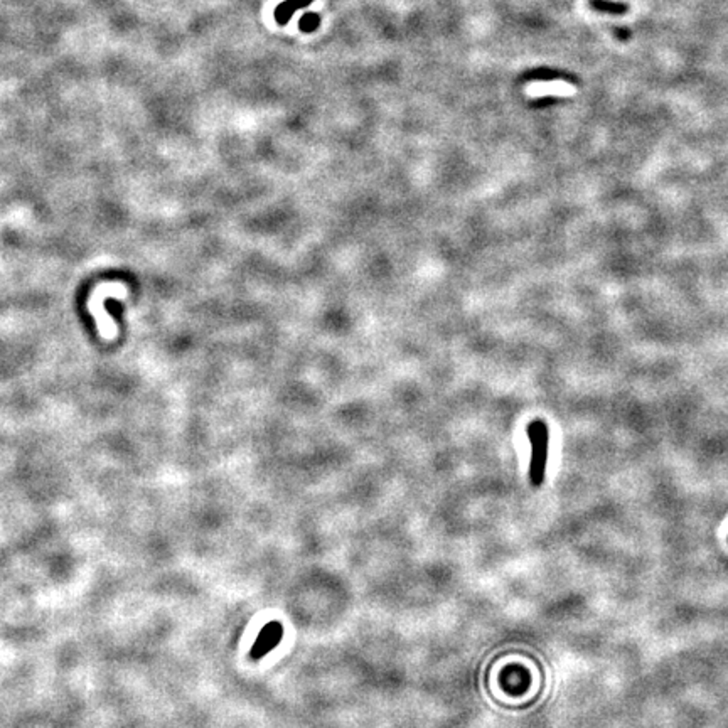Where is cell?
I'll list each match as a JSON object with an SVG mask.
<instances>
[{"label": "cell", "instance_id": "1", "mask_svg": "<svg viewBox=\"0 0 728 728\" xmlns=\"http://www.w3.org/2000/svg\"><path fill=\"white\" fill-rule=\"evenodd\" d=\"M528 437L531 442V462H530V481L534 487H540L545 482L546 462H548V443L550 430L545 422L534 420L528 427Z\"/></svg>", "mask_w": 728, "mask_h": 728}, {"label": "cell", "instance_id": "2", "mask_svg": "<svg viewBox=\"0 0 728 728\" xmlns=\"http://www.w3.org/2000/svg\"><path fill=\"white\" fill-rule=\"evenodd\" d=\"M127 295V287L121 285V283H101L98 289H94L92 298H90V310H92L93 316L96 317L98 330H100L103 339H113V337L117 336V325L115 322H113V319L106 314L103 300L106 297L125 298Z\"/></svg>", "mask_w": 728, "mask_h": 728}, {"label": "cell", "instance_id": "3", "mask_svg": "<svg viewBox=\"0 0 728 728\" xmlns=\"http://www.w3.org/2000/svg\"><path fill=\"white\" fill-rule=\"evenodd\" d=\"M282 639H283V625L280 623L273 620V623H269L266 625H263V629L260 631L257 641H255L253 646H251L250 658L253 661L263 659L266 654H270V652L273 651L278 644H280Z\"/></svg>", "mask_w": 728, "mask_h": 728}, {"label": "cell", "instance_id": "4", "mask_svg": "<svg viewBox=\"0 0 728 728\" xmlns=\"http://www.w3.org/2000/svg\"><path fill=\"white\" fill-rule=\"evenodd\" d=\"M589 7L592 10L600 12V14L611 15H625L631 7L625 2H616V0H587Z\"/></svg>", "mask_w": 728, "mask_h": 728}, {"label": "cell", "instance_id": "5", "mask_svg": "<svg viewBox=\"0 0 728 728\" xmlns=\"http://www.w3.org/2000/svg\"><path fill=\"white\" fill-rule=\"evenodd\" d=\"M310 2H312V0H287V2L282 3V6L277 9V12H275L277 22L287 24L290 21V17H292L295 10L300 9V7L309 6Z\"/></svg>", "mask_w": 728, "mask_h": 728}, {"label": "cell", "instance_id": "6", "mask_svg": "<svg viewBox=\"0 0 728 728\" xmlns=\"http://www.w3.org/2000/svg\"><path fill=\"white\" fill-rule=\"evenodd\" d=\"M530 76L533 78L534 81H553V80H558V78H561V80H570L572 83H577L575 78H573L572 74H565V73H560V71H553V69H536V71H533Z\"/></svg>", "mask_w": 728, "mask_h": 728}, {"label": "cell", "instance_id": "7", "mask_svg": "<svg viewBox=\"0 0 728 728\" xmlns=\"http://www.w3.org/2000/svg\"><path fill=\"white\" fill-rule=\"evenodd\" d=\"M317 24H319V17L316 14H305L300 21V27H302V31L309 33V31L316 29Z\"/></svg>", "mask_w": 728, "mask_h": 728}, {"label": "cell", "instance_id": "8", "mask_svg": "<svg viewBox=\"0 0 728 728\" xmlns=\"http://www.w3.org/2000/svg\"><path fill=\"white\" fill-rule=\"evenodd\" d=\"M613 34L617 35L619 41H624V42H627L629 39H631V31L625 29V27H616V29H613Z\"/></svg>", "mask_w": 728, "mask_h": 728}]
</instances>
